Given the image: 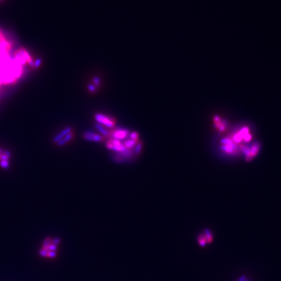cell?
Instances as JSON below:
<instances>
[{
  "label": "cell",
  "mask_w": 281,
  "mask_h": 281,
  "mask_svg": "<svg viewBox=\"0 0 281 281\" xmlns=\"http://www.w3.org/2000/svg\"><path fill=\"white\" fill-rule=\"evenodd\" d=\"M8 159H9V157L4 155L3 153L2 154L1 156H0V160L1 161H8Z\"/></svg>",
  "instance_id": "obj_21"
},
{
  "label": "cell",
  "mask_w": 281,
  "mask_h": 281,
  "mask_svg": "<svg viewBox=\"0 0 281 281\" xmlns=\"http://www.w3.org/2000/svg\"><path fill=\"white\" fill-rule=\"evenodd\" d=\"M221 149L223 151H225V152H228V153H233L234 152H235L236 150V148H234V147H232L231 146L226 145V144H223V145H222L221 146Z\"/></svg>",
  "instance_id": "obj_15"
},
{
  "label": "cell",
  "mask_w": 281,
  "mask_h": 281,
  "mask_svg": "<svg viewBox=\"0 0 281 281\" xmlns=\"http://www.w3.org/2000/svg\"><path fill=\"white\" fill-rule=\"evenodd\" d=\"M60 242L59 238L52 240L50 238H46L44 241L42 249L40 250V254L42 256L49 258H53L57 255L58 245Z\"/></svg>",
  "instance_id": "obj_1"
},
{
  "label": "cell",
  "mask_w": 281,
  "mask_h": 281,
  "mask_svg": "<svg viewBox=\"0 0 281 281\" xmlns=\"http://www.w3.org/2000/svg\"><path fill=\"white\" fill-rule=\"evenodd\" d=\"M204 236L206 238V243H210L212 242L213 241V235L211 233V232L208 229H206L205 230V233H204Z\"/></svg>",
  "instance_id": "obj_13"
},
{
  "label": "cell",
  "mask_w": 281,
  "mask_h": 281,
  "mask_svg": "<svg viewBox=\"0 0 281 281\" xmlns=\"http://www.w3.org/2000/svg\"><path fill=\"white\" fill-rule=\"evenodd\" d=\"M15 59H16V60L17 61V63H18L21 65H24L25 63H26L25 60L24 59V58L20 54V52H19L18 50H17L15 52Z\"/></svg>",
  "instance_id": "obj_12"
},
{
  "label": "cell",
  "mask_w": 281,
  "mask_h": 281,
  "mask_svg": "<svg viewBox=\"0 0 281 281\" xmlns=\"http://www.w3.org/2000/svg\"><path fill=\"white\" fill-rule=\"evenodd\" d=\"M3 154L4 155H5L6 156H7V157H10L11 156V152H9L8 151H7V150H6V151H4V152H3Z\"/></svg>",
  "instance_id": "obj_22"
},
{
  "label": "cell",
  "mask_w": 281,
  "mask_h": 281,
  "mask_svg": "<svg viewBox=\"0 0 281 281\" xmlns=\"http://www.w3.org/2000/svg\"><path fill=\"white\" fill-rule=\"evenodd\" d=\"M41 64V60H39V59H38V60H37V61H36V63H35V67H38V66H39V64Z\"/></svg>",
  "instance_id": "obj_23"
},
{
  "label": "cell",
  "mask_w": 281,
  "mask_h": 281,
  "mask_svg": "<svg viewBox=\"0 0 281 281\" xmlns=\"http://www.w3.org/2000/svg\"><path fill=\"white\" fill-rule=\"evenodd\" d=\"M260 144L259 143L256 142L254 143L252 146V147L251 148V153H250V156L247 158H246V160H247V161H251L253 158L256 156L259 150H260Z\"/></svg>",
  "instance_id": "obj_7"
},
{
  "label": "cell",
  "mask_w": 281,
  "mask_h": 281,
  "mask_svg": "<svg viewBox=\"0 0 281 281\" xmlns=\"http://www.w3.org/2000/svg\"><path fill=\"white\" fill-rule=\"evenodd\" d=\"M106 147L109 150L119 152H123L127 150L124 144H122L120 140L115 139L109 140L106 143Z\"/></svg>",
  "instance_id": "obj_3"
},
{
  "label": "cell",
  "mask_w": 281,
  "mask_h": 281,
  "mask_svg": "<svg viewBox=\"0 0 281 281\" xmlns=\"http://www.w3.org/2000/svg\"><path fill=\"white\" fill-rule=\"evenodd\" d=\"M96 128L97 129V130L99 131V132L101 134V135H102L103 137H109V136L111 135V131H109L106 127H105L102 125H101L99 123H97V124H95Z\"/></svg>",
  "instance_id": "obj_8"
},
{
  "label": "cell",
  "mask_w": 281,
  "mask_h": 281,
  "mask_svg": "<svg viewBox=\"0 0 281 281\" xmlns=\"http://www.w3.org/2000/svg\"><path fill=\"white\" fill-rule=\"evenodd\" d=\"M19 52H20V54H21V55L23 57V58H24V59L26 61V63H27L28 64H29V65H32L33 62V60H32V58H31V57L30 56L28 52V51L26 50L25 49H24V48H21L20 50H18Z\"/></svg>",
  "instance_id": "obj_9"
},
{
  "label": "cell",
  "mask_w": 281,
  "mask_h": 281,
  "mask_svg": "<svg viewBox=\"0 0 281 281\" xmlns=\"http://www.w3.org/2000/svg\"><path fill=\"white\" fill-rule=\"evenodd\" d=\"M83 137L84 139L87 140H89V141H93V142H102L105 139V137H103L102 135L97 134L96 133L93 132L91 131H87L83 133Z\"/></svg>",
  "instance_id": "obj_5"
},
{
  "label": "cell",
  "mask_w": 281,
  "mask_h": 281,
  "mask_svg": "<svg viewBox=\"0 0 281 281\" xmlns=\"http://www.w3.org/2000/svg\"><path fill=\"white\" fill-rule=\"evenodd\" d=\"M142 147H143V144L141 142L138 141V143L136 144V145L135 146V149H134V152L137 155H139V154L141 152L142 150Z\"/></svg>",
  "instance_id": "obj_16"
},
{
  "label": "cell",
  "mask_w": 281,
  "mask_h": 281,
  "mask_svg": "<svg viewBox=\"0 0 281 281\" xmlns=\"http://www.w3.org/2000/svg\"><path fill=\"white\" fill-rule=\"evenodd\" d=\"M0 165H1L2 167H3V168L7 169L8 167V161H0Z\"/></svg>",
  "instance_id": "obj_20"
},
{
  "label": "cell",
  "mask_w": 281,
  "mask_h": 281,
  "mask_svg": "<svg viewBox=\"0 0 281 281\" xmlns=\"http://www.w3.org/2000/svg\"><path fill=\"white\" fill-rule=\"evenodd\" d=\"M95 119L97 121L99 124L109 128H112L115 127L116 124L115 118L100 113L96 114L95 115Z\"/></svg>",
  "instance_id": "obj_2"
},
{
  "label": "cell",
  "mask_w": 281,
  "mask_h": 281,
  "mask_svg": "<svg viewBox=\"0 0 281 281\" xmlns=\"http://www.w3.org/2000/svg\"><path fill=\"white\" fill-rule=\"evenodd\" d=\"M130 139H131L138 140L139 134L137 132H135V131H134V132H131L130 134Z\"/></svg>",
  "instance_id": "obj_18"
},
{
  "label": "cell",
  "mask_w": 281,
  "mask_h": 281,
  "mask_svg": "<svg viewBox=\"0 0 281 281\" xmlns=\"http://www.w3.org/2000/svg\"><path fill=\"white\" fill-rule=\"evenodd\" d=\"M130 132L128 130L124 128H117L111 131V135L113 139H117L118 140H124L128 137Z\"/></svg>",
  "instance_id": "obj_4"
},
{
  "label": "cell",
  "mask_w": 281,
  "mask_h": 281,
  "mask_svg": "<svg viewBox=\"0 0 281 281\" xmlns=\"http://www.w3.org/2000/svg\"><path fill=\"white\" fill-rule=\"evenodd\" d=\"M198 242H199V245L200 246H202V247H204V246H205L206 243H206V238L204 236V234L199 235V238H198Z\"/></svg>",
  "instance_id": "obj_17"
},
{
  "label": "cell",
  "mask_w": 281,
  "mask_h": 281,
  "mask_svg": "<svg viewBox=\"0 0 281 281\" xmlns=\"http://www.w3.org/2000/svg\"><path fill=\"white\" fill-rule=\"evenodd\" d=\"M138 140H134L130 139L125 140L123 144H124V146L126 147V149H131L136 145V144L138 143Z\"/></svg>",
  "instance_id": "obj_11"
},
{
  "label": "cell",
  "mask_w": 281,
  "mask_h": 281,
  "mask_svg": "<svg viewBox=\"0 0 281 281\" xmlns=\"http://www.w3.org/2000/svg\"><path fill=\"white\" fill-rule=\"evenodd\" d=\"M74 135V134L73 133V131H72V132H70V134H68V135H66L65 137H63L62 139L60 140L59 141L57 144H58V146H60V147L64 145V144H66L67 143H68L70 140L73 138Z\"/></svg>",
  "instance_id": "obj_10"
},
{
  "label": "cell",
  "mask_w": 281,
  "mask_h": 281,
  "mask_svg": "<svg viewBox=\"0 0 281 281\" xmlns=\"http://www.w3.org/2000/svg\"><path fill=\"white\" fill-rule=\"evenodd\" d=\"M2 153H3V152H2V149L0 148V154H2Z\"/></svg>",
  "instance_id": "obj_24"
},
{
  "label": "cell",
  "mask_w": 281,
  "mask_h": 281,
  "mask_svg": "<svg viewBox=\"0 0 281 281\" xmlns=\"http://www.w3.org/2000/svg\"><path fill=\"white\" fill-rule=\"evenodd\" d=\"M240 150L245 154L246 158H247L250 156V153H251V148H250L248 146L240 145Z\"/></svg>",
  "instance_id": "obj_14"
},
{
  "label": "cell",
  "mask_w": 281,
  "mask_h": 281,
  "mask_svg": "<svg viewBox=\"0 0 281 281\" xmlns=\"http://www.w3.org/2000/svg\"><path fill=\"white\" fill-rule=\"evenodd\" d=\"M242 140V139H241V137L240 136V135L238 134H236L234 135V137H233V141H234L235 143H239L240 142L241 140Z\"/></svg>",
  "instance_id": "obj_19"
},
{
  "label": "cell",
  "mask_w": 281,
  "mask_h": 281,
  "mask_svg": "<svg viewBox=\"0 0 281 281\" xmlns=\"http://www.w3.org/2000/svg\"><path fill=\"white\" fill-rule=\"evenodd\" d=\"M72 129L71 127H67V128L61 131L59 134L57 135L54 138V139H53V140H54V142L58 143L60 140L62 139L63 137H65L66 135H68L70 132H72Z\"/></svg>",
  "instance_id": "obj_6"
}]
</instances>
